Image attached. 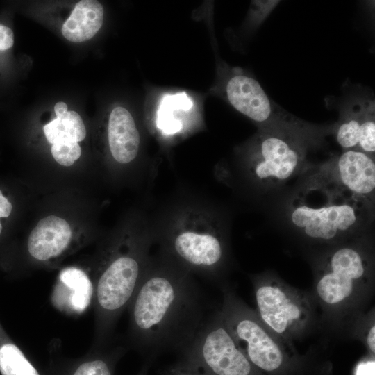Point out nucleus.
<instances>
[{
    "label": "nucleus",
    "mask_w": 375,
    "mask_h": 375,
    "mask_svg": "<svg viewBox=\"0 0 375 375\" xmlns=\"http://www.w3.org/2000/svg\"><path fill=\"white\" fill-rule=\"evenodd\" d=\"M127 308L131 344L149 357L181 352L210 312L194 276L159 253L151 256Z\"/></svg>",
    "instance_id": "obj_1"
},
{
    "label": "nucleus",
    "mask_w": 375,
    "mask_h": 375,
    "mask_svg": "<svg viewBox=\"0 0 375 375\" xmlns=\"http://www.w3.org/2000/svg\"><path fill=\"white\" fill-rule=\"evenodd\" d=\"M149 216L158 253L193 276L222 284L231 261L228 229L212 201L179 190Z\"/></svg>",
    "instance_id": "obj_2"
},
{
    "label": "nucleus",
    "mask_w": 375,
    "mask_h": 375,
    "mask_svg": "<svg viewBox=\"0 0 375 375\" xmlns=\"http://www.w3.org/2000/svg\"><path fill=\"white\" fill-rule=\"evenodd\" d=\"M310 292L322 328L348 335L368 311L374 290L371 249L351 240L326 249L315 260Z\"/></svg>",
    "instance_id": "obj_3"
},
{
    "label": "nucleus",
    "mask_w": 375,
    "mask_h": 375,
    "mask_svg": "<svg viewBox=\"0 0 375 375\" xmlns=\"http://www.w3.org/2000/svg\"><path fill=\"white\" fill-rule=\"evenodd\" d=\"M154 244L149 216L138 233L119 245L108 258L94 284L98 335L104 340L128 307L146 272Z\"/></svg>",
    "instance_id": "obj_4"
},
{
    "label": "nucleus",
    "mask_w": 375,
    "mask_h": 375,
    "mask_svg": "<svg viewBox=\"0 0 375 375\" xmlns=\"http://www.w3.org/2000/svg\"><path fill=\"white\" fill-rule=\"evenodd\" d=\"M370 204L335 191L302 189L290 203L289 217L306 240L329 248L350 241L367 223Z\"/></svg>",
    "instance_id": "obj_5"
},
{
    "label": "nucleus",
    "mask_w": 375,
    "mask_h": 375,
    "mask_svg": "<svg viewBox=\"0 0 375 375\" xmlns=\"http://www.w3.org/2000/svg\"><path fill=\"white\" fill-rule=\"evenodd\" d=\"M257 312L264 324L293 347L322 329L317 306L310 292L296 288L267 272L253 275Z\"/></svg>",
    "instance_id": "obj_6"
},
{
    "label": "nucleus",
    "mask_w": 375,
    "mask_h": 375,
    "mask_svg": "<svg viewBox=\"0 0 375 375\" xmlns=\"http://www.w3.org/2000/svg\"><path fill=\"white\" fill-rule=\"evenodd\" d=\"M310 135L288 130H261L240 167L237 178L247 185H274L290 179L306 165Z\"/></svg>",
    "instance_id": "obj_7"
},
{
    "label": "nucleus",
    "mask_w": 375,
    "mask_h": 375,
    "mask_svg": "<svg viewBox=\"0 0 375 375\" xmlns=\"http://www.w3.org/2000/svg\"><path fill=\"white\" fill-rule=\"evenodd\" d=\"M180 353V362L202 375H257V368L237 346L219 308L208 313L192 342Z\"/></svg>",
    "instance_id": "obj_8"
},
{
    "label": "nucleus",
    "mask_w": 375,
    "mask_h": 375,
    "mask_svg": "<svg viewBox=\"0 0 375 375\" xmlns=\"http://www.w3.org/2000/svg\"><path fill=\"white\" fill-rule=\"evenodd\" d=\"M303 189L335 191L372 203L375 189L374 157L360 151H344L310 174Z\"/></svg>",
    "instance_id": "obj_9"
},
{
    "label": "nucleus",
    "mask_w": 375,
    "mask_h": 375,
    "mask_svg": "<svg viewBox=\"0 0 375 375\" xmlns=\"http://www.w3.org/2000/svg\"><path fill=\"white\" fill-rule=\"evenodd\" d=\"M226 94L231 106L253 121L261 130L305 132L310 128L279 108L251 76L239 73L232 76L226 83Z\"/></svg>",
    "instance_id": "obj_10"
},
{
    "label": "nucleus",
    "mask_w": 375,
    "mask_h": 375,
    "mask_svg": "<svg viewBox=\"0 0 375 375\" xmlns=\"http://www.w3.org/2000/svg\"><path fill=\"white\" fill-rule=\"evenodd\" d=\"M72 235L71 227L65 219L56 215L45 217L29 235L28 253L40 261L56 258L68 247Z\"/></svg>",
    "instance_id": "obj_11"
},
{
    "label": "nucleus",
    "mask_w": 375,
    "mask_h": 375,
    "mask_svg": "<svg viewBox=\"0 0 375 375\" xmlns=\"http://www.w3.org/2000/svg\"><path fill=\"white\" fill-rule=\"evenodd\" d=\"M108 141L112 158L119 164L128 165L139 153L140 135L131 112L118 106L110 114Z\"/></svg>",
    "instance_id": "obj_12"
},
{
    "label": "nucleus",
    "mask_w": 375,
    "mask_h": 375,
    "mask_svg": "<svg viewBox=\"0 0 375 375\" xmlns=\"http://www.w3.org/2000/svg\"><path fill=\"white\" fill-rule=\"evenodd\" d=\"M94 297V284L83 269L69 267L60 272L53 292L58 307L80 314L90 306Z\"/></svg>",
    "instance_id": "obj_13"
},
{
    "label": "nucleus",
    "mask_w": 375,
    "mask_h": 375,
    "mask_svg": "<svg viewBox=\"0 0 375 375\" xmlns=\"http://www.w3.org/2000/svg\"><path fill=\"white\" fill-rule=\"evenodd\" d=\"M104 10L97 1H78L62 26V34L69 41L81 42L93 38L103 24Z\"/></svg>",
    "instance_id": "obj_14"
},
{
    "label": "nucleus",
    "mask_w": 375,
    "mask_h": 375,
    "mask_svg": "<svg viewBox=\"0 0 375 375\" xmlns=\"http://www.w3.org/2000/svg\"><path fill=\"white\" fill-rule=\"evenodd\" d=\"M193 106V102L185 92L165 95L159 106L156 125L164 134L173 135L183 128L182 122L176 117L180 111H188Z\"/></svg>",
    "instance_id": "obj_15"
},
{
    "label": "nucleus",
    "mask_w": 375,
    "mask_h": 375,
    "mask_svg": "<svg viewBox=\"0 0 375 375\" xmlns=\"http://www.w3.org/2000/svg\"><path fill=\"white\" fill-rule=\"evenodd\" d=\"M48 142L53 144L60 140L82 141L86 135V129L82 118L75 111H67L54 118L43 127Z\"/></svg>",
    "instance_id": "obj_16"
},
{
    "label": "nucleus",
    "mask_w": 375,
    "mask_h": 375,
    "mask_svg": "<svg viewBox=\"0 0 375 375\" xmlns=\"http://www.w3.org/2000/svg\"><path fill=\"white\" fill-rule=\"evenodd\" d=\"M366 103L367 101L353 107L335 129L337 141L344 151H357Z\"/></svg>",
    "instance_id": "obj_17"
},
{
    "label": "nucleus",
    "mask_w": 375,
    "mask_h": 375,
    "mask_svg": "<svg viewBox=\"0 0 375 375\" xmlns=\"http://www.w3.org/2000/svg\"><path fill=\"white\" fill-rule=\"evenodd\" d=\"M119 351L99 354L78 363L70 375H112Z\"/></svg>",
    "instance_id": "obj_18"
},
{
    "label": "nucleus",
    "mask_w": 375,
    "mask_h": 375,
    "mask_svg": "<svg viewBox=\"0 0 375 375\" xmlns=\"http://www.w3.org/2000/svg\"><path fill=\"white\" fill-rule=\"evenodd\" d=\"M357 151L374 157L375 152L374 103L367 101L360 126Z\"/></svg>",
    "instance_id": "obj_19"
},
{
    "label": "nucleus",
    "mask_w": 375,
    "mask_h": 375,
    "mask_svg": "<svg viewBox=\"0 0 375 375\" xmlns=\"http://www.w3.org/2000/svg\"><path fill=\"white\" fill-rule=\"evenodd\" d=\"M348 337L360 339L367 349L375 353V321L374 308L368 310L351 327Z\"/></svg>",
    "instance_id": "obj_20"
},
{
    "label": "nucleus",
    "mask_w": 375,
    "mask_h": 375,
    "mask_svg": "<svg viewBox=\"0 0 375 375\" xmlns=\"http://www.w3.org/2000/svg\"><path fill=\"white\" fill-rule=\"evenodd\" d=\"M51 154L58 164L69 167L80 158L81 149L77 142L60 140L52 144Z\"/></svg>",
    "instance_id": "obj_21"
},
{
    "label": "nucleus",
    "mask_w": 375,
    "mask_h": 375,
    "mask_svg": "<svg viewBox=\"0 0 375 375\" xmlns=\"http://www.w3.org/2000/svg\"><path fill=\"white\" fill-rule=\"evenodd\" d=\"M162 375H202L193 367L181 362L162 372Z\"/></svg>",
    "instance_id": "obj_22"
},
{
    "label": "nucleus",
    "mask_w": 375,
    "mask_h": 375,
    "mask_svg": "<svg viewBox=\"0 0 375 375\" xmlns=\"http://www.w3.org/2000/svg\"><path fill=\"white\" fill-rule=\"evenodd\" d=\"M14 44V34L10 28L0 24V51L10 49Z\"/></svg>",
    "instance_id": "obj_23"
},
{
    "label": "nucleus",
    "mask_w": 375,
    "mask_h": 375,
    "mask_svg": "<svg viewBox=\"0 0 375 375\" xmlns=\"http://www.w3.org/2000/svg\"><path fill=\"white\" fill-rule=\"evenodd\" d=\"M12 210V205L8 198L4 194L3 192L0 190V235L3 230V225L1 222V219L8 218Z\"/></svg>",
    "instance_id": "obj_24"
},
{
    "label": "nucleus",
    "mask_w": 375,
    "mask_h": 375,
    "mask_svg": "<svg viewBox=\"0 0 375 375\" xmlns=\"http://www.w3.org/2000/svg\"><path fill=\"white\" fill-rule=\"evenodd\" d=\"M374 360L362 362L356 367V375H374Z\"/></svg>",
    "instance_id": "obj_25"
},
{
    "label": "nucleus",
    "mask_w": 375,
    "mask_h": 375,
    "mask_svg": "<svg viewBox=\"0 0 375 375\" xmlns=\"http://www.w3.org/2000/svg\"><path fill=\"white\" fill-rule=\"evenodd\" d=\"M67 108V105L64 102H58L54 106V111L57 117L66 113L68 111Z\"/></svg>",
    "instance_id": "obj_26"
},
{
    "label": "nucleus",
    "mask_w": 375,
    "mask_h": 375,
    "mask_svg": "<svg viewBox=\"0 0 375 375\" xmlns=\"http://www.w3.org/2000/svg\"><path fill=\"white\" fill-rule=\"evenodd\" d=\"M149 365H144V367L141 369L140 373L138 375H147V369H148Z\"/></svg>",
    "instance_id": "obj_27"
}]
</instances>
